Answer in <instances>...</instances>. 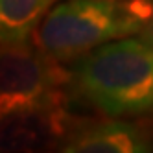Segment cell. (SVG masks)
Returning a JSON list of instances; mask_svg holds the SVG:
<instances>
[{
  "label": "cell",
  "instance_id": "1",
  "mask_svg": "<svg viewBox=\"0 0 153 153\" xmlns=\"http://www.w3.org/2000/svg\"><path fill=\"white\" fill-rule=\"evenodd\" d=\"M74 89L107 116L153 113V46L142 39H116L76 59Z\"/></svg>",
  "mask_w": 153,
  "mask_h": 153
},
{
  "label": "cell",
  "instance_id": "2",
  "mask_svg": "<svg viewBox=\"0 0 153 153\" xmlns=\"http://www.w3.org/2000/svg\"><path fill=\"white\" fill-rule=\"evenodd\" d=\"M153 19V0H65L35 30L31 42L57 63L76 61L116 39L142 33Z\"/></svg>",
  "mask_w": 153,
  "mask_h": 153
},
{
  "label": "cell",
  "instance_id": "3",
  "mask_svg": "<svg viewBox=\"0 0 153 153\" xmlns=\"http://www.w3.org/2000/svg\"><path fill=\"white\" fill-rule=\"evenodd\" d=\"M63 63L45 56L35 45H2L0 65V113L9 118L67 105L63 85L72 81Z\"/></svg>",
  "mask_w": 153,
  "mask_h": 153
},
{
  "label": "cell",
  "instance_id": "4",
  "mask_svg": "<svg viewBox=\"0 0 153 153\" xmlns=\"http://www.w3.org/2000/svg\"><path fill=\"white\" fill-rule=\"evenodd\" d=\"M70 114L67 105L9 118L4 122L2 148L7 153L39 151L68 135Z\"/></svg>",
  "mask_w": 153,
  "mask_h": 153
},
{
  "label": "cell",
  "instance_id": "5",
  "mask_svg": "<svg viewBox=\"0 0 153 153\" xmlns=\"http://www.w3.org/2000/svg\"><path fill=\"white\" fill-rule=\"evenodd\" d=\"M61 153H153V137L129 122H107L68 138Z\"/></svg>",
  "mask_w": 153,
  "mask_h": 153
},
{
  "label": "cell",
  "instance_id": "6",
  "mask_svg": "<svg viewBox=\"0 0 153 153\" xmlns=\"http://www.w3.org/2000/svg\"><path fill=\"white\" fill-rule=\"evenodd\" d=\"M57 0H0L2 45L28 42Z\"/></svg>",
  "mask_w": 153,
  "mask_h": 153
},
{
  "label": "cell",
  "instance_id": "7",
  "mask_svg": "<svg viewBox=\"0 0 153 153\" xmlns=\"http://www.w3.org/2000/svg\"><path fill=\"white\" fill-rule=\"evenodd\" d=\"M140 39H142V41H146L149 46H153V19H151V22H149L144 30H142Z\"/></svg>",
  "mask_w": 153,
  "mask_h": 153
},
{
  "label": "cell",
  "instance_id": "8",
  "mask_svg": "<svg viewBox=\"0 0 153 153\" xmlns=\"http://www.w3.org/2000/svg\"><path fill=\"white\" fill-rule=\"evenodd\" d=\"M26 153H48V151H26Z\"/></svg>",
  "mask_w": 153,
  "mask_h": 153
}]
</instances>
